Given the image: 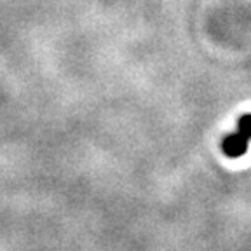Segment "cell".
I'll return each mask as SVG.
<instances>
[{
  "instance_id": "cell-1",
  "label": "cell",
  "mask_w": 251,
  "mask_h": 251,
  "mask_svg": "<svg viewBox=\"0 0 251 251\" xmlns=\"http://www.w3.org/2000/svg\"><path fill=\"white\" fill-rule=\"evenodd\" d=\"M248 141L250 140L244 138L241 133L227 134L222 141V150L230 159H237V157H243L248 152Z\"/></svg>"
},
{
  "instance_id": "cell-2",
  "label": "cell",
  "mask_w": 251,
  "mask_h": 251,
  "mask_svg": "<svg viewBox=\"0 0 251 251\" xmlns=\"http://www.w3.org/2000/svg\"><path fill=\"white\" fill-rule=\"evenodd\" d=\"M237 133H241L244 138L251 140V114H244L237 121Z\"/></svg>"
}]
</instances>
